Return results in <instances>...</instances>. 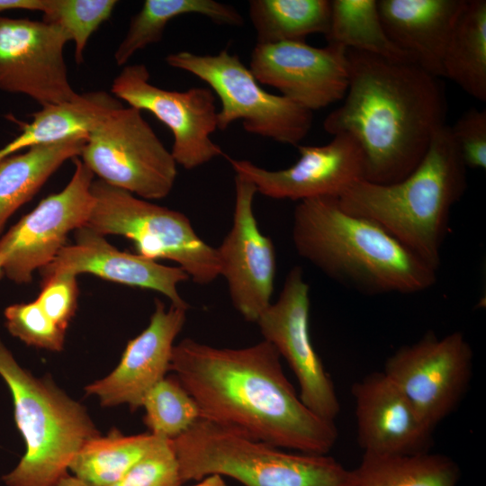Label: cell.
<instances>
[{
	"label": "cell",
	"instance_id": "cell-1",
	"mask_svg": "<svg viewBox=\"0 0 486 486\" xmlns=\"http://www.w3.org/2000/svg\"><path fill=\"white\" fill-rule=\"evenodd\" d=\"M169 371L196 402L201 418L294 452L328 454L335 422L311 412L286 378L266 340L220 348L184 338L175 345Z\"/></svg>",
	"mask_w": 486,
	"mask_h": 486
},
{
	"label": "cell",
	"instance_id": "cell-2",
	"mask_svg": "<svg viewBox=\"0 0 486 486\" xmlns=\"http://www.w3.org/2000/svg\"><path fill=\"white\" fill-rule=\"evenodd\" d=\"M346 53V92L323 129L357 141L364 157V180L398 182L417 167L446 124L444 88L438 77L413 63L353 50Z\"/></svg>",
	"mask_w": 486,
	"mask_h": 486
},
{
	"label": "cell",
	"instance_id": "cell-3",
	"mask_svg": "<svg viewBox=\"0 0 486 486\" xmlns=\"http://www.w3.org/2000/svg\"><path fill=\"white\" fill-rule=\"evenodd\" d=\"M292 238L302 258L361 293L411 294L436 281V271L374 221L344 211L337 197L299 202Z\"/></svg>",
	"mask_w": 486,
	"mask_h": 486
},
{
	"label": "cell",
	"instance_id": "cell-4",
	"mask_svg": "<svg viewBox=\"0 0 486 486\" xmlns=\"http://www.w3.org/2000/svg\"><path fill=\"white\" fill-rule=\"evenodd\" d=\"M466 188L467 168L446 124L406 177L386 184L359 180L338 202L346 212L380 225L437 272L451 210Z\"/></svg>",
	"mask_w": 486,
	"mask_h": 486
},
{
	"label": "cell",
	"instance_id": "cell-5",
	"mask_svg": "<svg viewBox=\"0 0 486 486\" xmlns=\"http://www.w3.org/2000/svg\"><path fill=\"white\" fill-rule=\"evenodd\" d=\"M0 376L12 394L14 420L26 446L2 477L6 486H55L89 439L100 435L86 410L47 378L22 368L0 340Z\"/></svg>",
	"mask_w": 486,
	"mask_h": 486
},
{
	"label": "cell",
	"instance_id": "cell-6",
	"mask_svg": "<svg viewBox=\"0 0 486 486\" xmlns=\"http://www.w3.org/2000/svg\"><path fill=\"white\" fill-rule=\"evenodd\" d=\"M182 482L210 474L245 486H355L354 470L328 454L286 452L200 418L172 439Z\"/></svg>",
	"mask_w": 486,
	"mask_h": 486
},
{
	"label": "cell",
	"instance_id": "cell-7",
	"mask_svg": "<svg viewBox=\"0 0 486 486\" xmlns=\"http://www.w3.org/2000/svg\"><path fill=\"white\" fill-rule=\"evenodd\" d=\"M92 210L86 222L96 233L130 239L136 254L171 260L195 284L205 285L220 275L217 249L202 240L189 218L99 179L93 181Z\"/></svg>",
	"mask_w": 486,
	"mask_h": 486
},
{
	"label": "cell",
	"instance_id": "cell-8",
	"mask_svg": "<svg viewBox=\"0 0 486 486\" xmlns=\"http://www.w3.org/2000/svg\"><path fill=\"white\" fill-rule=\"evenodd\" d=\"M166 62L205 82L220 101L218 129L241 121L246 131L274 141L299 146L312 125V112L290 99L266 92L237 54L187 50L169 54Z\"/></svg>",
	"mask_w": 486,
	"mask_h": 486
},
{
	"label": "cell",
	"instance_id": "cell-9",
	"mask_svg": "<svg viewBox=\"0 0 486 486\" xmlns=\"http://www.w3.org/2000/svg\"><path fill=\"white\" fill-rule=\"evenodd\" d=\"M99 180L145 200L166 197L177 165L141 112L122 105L88 133L78 157Z\"/></svg>",
	"mask_w": 486,
	"mask_h": 486
},
{
	"label": "cell",
	"instance_id": "cell-10",
	"mask_svg": "<svg viewBox=\"0 0 486 486\" xmlns=\"http://www.w3.org/2000/svg\"><path fill=\"white\" fill-rule=\"evenodd\" d=\"M472 349L461 331L438 338L428 331L392 354L382 372L430 428L447 418L466 393L472 374Z\"/></svg>",
	"mask_w": 486,
	"mask_h": 486
},
{
	"label": "cell",
	"instance_id": "cell-11",
	"mask_svg": "<svg viewBox=\"0 0 486 486\" xmlns=\"http://www.w3.org/2000/svg\"><path fill=\"white\" fill-rule=\"evenodd\" d=\"M149 79L144 64L128 65L113 79L111 91L118 100L150 112L170 130L174 139L170 151L176 165L192 170L222 156L211 137L218 129L213 92L207 87L167 90Z\"/></svg>",
	"mask_w": 486,
	"mask_h": 486
},
{
	"label": "cell",
	"instance_id": "cell-12",
	"mask_svg": "<svg viewBox=\"0 0 486 486\" xmlns=\"http://www.w3.org/2000/svg\"><path fill=\"white\" fill-rule=\"evenodd\" d=\"M70 181L43 200L0 238L4 275L27 284L33 272L51 262L66 246L69 232L86 225L92 205L94 174L78 158Z\"/></svg>",
	"mask_w": 486,
	"mask_h": 486
},
{
	"label": "cell",
	"instance_id": "cell-13",
	"mask_svg": "<svg viewBox=\"0 0 486 486\" xmlns=\"http://www.w3.org/2000/svg\"><path fill=\"white\" fill-rule=\"evenodd\" d=\"M310 287L300 266L292 268L282 291L256 322L293 372L302 403L318 417L334 422L340 412L335 386L310 335Z\"/></svg>",
	"mask_w": 486,
	"mask_h": 486
},
{
	"label": "cell",
	"instance_id": "cell-14",
	"mask_svg": "<svg viewBox=\"0 0 486 486\" xmlns=\"http://www.w3.org/2000/svg\"><path fill=\"white\" fill-rule=\"evenodd\" d=\"M69 37L59 26L0 15V90L41 106L75 100L64 58Z\"/></svg>",
	"mask_w": 486,
	"mask_h": 486
},
{
	"label": "cell",
	"instance_id": "cell-15",
	"mask_svg": "<svg viewBox=\"0 0 486 486\" xmlns=\"http://www.w3.org/2000/svg\"><path fill=\"white\" fill-rule=\"evenodd\" d=\"M232 226L216 248L220 275L228 285L236 310L256 323L272 303L276 272L273 241L260 230L253 202L257 193L252 182L236 175Z\"/></svg>",
	"mask_w": 486,
	"mask_h": 486
},
{
	"label": "cell",
	"instance_id": "cell-16",
	"mask_svg": "<svg viewBox=\"0 0 486 486\" xmlns=\"http://www.w3.org/2000/svg\"><path fill=\"white\" fill-rule=\"evenodd\" d=\"M346 50L305 40L256 43L248 68L259 84L313 112L344 98L349 73Z\"/></svg>",
	"mask_w": 486,
	"mask_h": 486
},
{
	"label": "cell",
	"instance_id": "cell-17",
	"mask_svg": "<svg viewBox=\"0 0 486 486\" xmlns=\"http://www.w3.org/2000/svg\"><path fill=\"white\" fill-rule=\"evenodd\" d=\"M298 160L291 166L269 170L246 159L226 157L236 175L252 182L256 192L273 199L304 201L337 197L365 177L364 157L357 141L346 133L321 146H297Z\"/></svg>",
	"mask_w": 486,
	"mask_h": 486
},
{
	"label": "cell",
	"instance_id": "cell-18",
	"mask_svg": "<svg viewBox=\"0 0 486 486\" xmlns=\"http://www.w3.org/2000/svg\"><path fill=\"white\" fill-rule=\"evenodd\" d=\"M188 305L172 304L168 309L158 299L148 327L130 339L116 368L104 378L85 388L103 406L141 407L148 392L169 371L174 342L182 330Z\"/></svg>",
	"mask_w": 486,
	"mask_h": 486
},
{
	"label": "cell",
	"instance_id": "cell-19",
	"mask_svg": "<svg viewBox=\"0 0 486 486\" xmlns=\"http://www.w3.org/2000/svg\"><path fill=\"white\" fill-rule=\"evenodd\" d=\"M356 437L364 454H414L428 452L434 429L418 417L396 385L373 372L352 386Z\"/></svg>",
	"mask_w": 486,
	"mask_h": 486
},
{
	"label": "cell",
	"instance_id": "cell-20",
	"mask_svg": "<svg viewBox=\"0 0 486 486\" xmlns=\"http://www.w3.org/2000/svg\"><path fill=\"white\" fill-rule=\"evenodd\" d=\"M40 271L43 278L64 272L92 274L123 285L156 291L175 305H188L177 288L190 279L181 267L121 251L87 226L76 230L75 242L64 246Z\"/></svg>",
	"mask_w": 486,
	"mask_h": 486
},
{
	"label": "cell",
	"instance_id": "cell-21",
	"mask_svg": "<svg viewBox=\"0 0 486 486\" xmlns=\"http://www.w3.org/2000/svg\"><path fill=\"white\" fill-rule=\"evenodd\" d=\"M466 0H378L391 40L411 62L436 77L454 23Z\"/></svg>",
	"mask_w": 486,
	"mask_h": 486
},
{
	"label": "cell",
	"instance_id": "cell-22",
	"mask_svg": "<svg viewBox=\"0 0 486 486\" xmlns=\"http://www.w3.org/2000/svg\"><path fill=\"white\" fill-rule=\"evenodd\" d=\"M119 100L99 90L82 94L71 102L41 106L30 122H20L21 133L0 148V160L30 148L87 136L110 112L121 106Z\"/></svg>",
	"mask_w": 486,
	"mask_h": 486
},
{
	"label": "cell",
	"instance_id": "cell-23",
	"mask_svg": "<svg viewBox=\"0 0 486 486\" xmlns=\"http://www.w3.org/2000/svg\"><path fill=\"white\" fill-rule=\"evenodd\" d=\"M86 139L72 136L0 160V233L15 211L30 201L61 165L79 157Z\"/></svg>",
	"mask_w": 486,
	"mask_h": 486
},
{
	"label": "cell",
	"instance_id": "cell-24",
	"mask_svg": "<svg viewBox=\"0 0 486 486\" xmlns=\"http://www.w3.org/2000/svg\"><path fill=\"white\" fill-rule=\"evenodd\" d=\"M443 76L480 102L486 101V1L466 0L451 32Z\"/></svg>",
	"mask_w": 486,
	"mask_h": 486
},
{
	"label": "cell",
	"instance_id": "cell-25",
	"mask_svg": "<svg viewBox=\"0 0 486 486\" xmlns=\"http://www.w3.org/2000/svg\"><path fill=\"white\" fill-rule=\"evenodd\" d=\"M186 14L205 16L219 25L240 27L244 24L236 8L213 0H146L131 18L114 52L116 64L125 65L136 52L158 42L167 23Z\"/></svg>",
	"mask_w": 486,
	"mask_h": 486
},
{
	"label": "cell",
	"instance_id": "cell-26",
	"mask_svg": "<svg viewBox=\"0 0 486 486\" xmlns=\"http://www.w3.org/2000/svg\"><path fill=\"white\" fill-rule=\"evenodd\" d=\"M355 486H456L457 464L442 454H363L356 469Z\"/></svg>",
	"mask_w": 486,
	"mask_h": 486
},
{
	"label": "cell",
	"instance_id": "cell-27",
	"mask_svg": "<svg viewBox=\"0 0 486 486\" xmlns=\"http://www.w3.org/2000/svg\"><path fill=\"white\" fill-rule=\"evenodd\" d=\"M162 438L165 437L150 432L124 436L113 429L105 436L98 435L86 441L69 470L88 486H110L122 479Z\"/></svg>",
	"mask_w": 486,
	"mask_h": 486
},
{
	"label": "cell",
	"instance_id": "cell-28",
	"mask_svg": "<svg viewBox=\"0 0 486 486\" xmlns=\"http://www.w3.org/2000/svg\"><path fill=\"white\" fill-rule=\"evenodd\" d=\"M325 38L328 44L412 63L389 38L381 20L377 0L330 1Z\"/></svg>",
	"mask_w": 486,
	"mask_h": 486
},
{
	"label": "cell",
	"instance_id": "cell-29",
	"mask_svg": "<svg viewBox=\"0 0 486 486\" xmlns=\"http://www.w3.org/2000/svg\"><path fill=\"white\" fill-rule=\"evenodd\" d=\"M328 0H251L248 16L256 43L302 41L311 34L325 35L328 27Z\"/></svg>",
	"mask_w": 486,
	"mask_h": 486
},
{
	"label": "cell",
	"instance_id": "cell-30",
	"mask_svg": "<svg viewBox=\"0 0 486 486\" xmlns=\"http://www.w3.org/2000/svg\"><path fill=\"white\" fill-rule=\"evenodd\" d=\"M141 407L148 432L171 440L201 418L196 402L174 374L158 382L145 395Z\"/></svg>",
	"mask_w": 486,
	"mask_h": 486
},
{
	"label": "cell",
	"instance_id": "cell-31",
	"mask_svg": "<svg viewBox=\"0 0 486 486\" xmlns=\"http://www.w3.org/2000/svg\"><path fill=\"white\" fill-rule=\"evenodd\" d=\"M116 0H47L43 21L65 31L75 46V60L84 62L92 34L112 14Z\"/></svg>",
	"mask_w": 486,
	"mask_h": 486
},
{
	"label": "cell",
	"instance_id": "cell-32",
	"mask_svg": "<svg viewBox=\"0 0 486 486\" xmlns=\"http://www.w3.org/2000/svg\"><path fill=\"white\" fill-rule=\"evenodd\" d=\"M9 333L28 346L59 352L66 330L42 310L36 301L9 305L4 311Z\"/></svg>",
	"mask_w": 486,
	"mask_h": 486
},
{
	"label": "cell",
	"instance_id": "cell-33",
	"mask_svg": "<svg viewBox=\"0 0 486 486\" xmlns=\"http://www.w3.org/2000/svg\"><path fill=\"white\" fill-rule=\"evenodd\" d=\"M178 461L171 439L160 442L110 486H181Z\"/></svg>",
	"mask_w": 486,
	"mask_h": 486
},
{
	"label": "cell",
	"instance_id": "cell-34",
	"mask_svg": "<svg viewBox=\"0 0 486 486\" xmlns=\"http://www.w3.org/2000/svg\"><path fill=\"white\" fill-rule=\"evenodd\" d=\"M76 274L58 273L43 278L35 300L47 316L66 330L77 308Z\"/></svg>",
	"mask_w": 486,
	"mask_h": 486
},
{
	"label": "cell",
	"instance_id": "cell-35",
	"mask_svg": "<svg viewBox=\"0 0 486 486\" xmlns=\"http://www.w3.org/2000/svg\"><path fill=\"white\" fill-rule=\"evenodd\" d=\"M449 127L465 167L484 170L486 167V110L470 108Z\"/></svg>",
	"mask_w": 486,
	"mask_h": 486
},
{
	"label": "cell",
	"instance_id": "cell-36",
	"mask_svg": "<svg viewBox=\"0 0 486 486\" xmlns=\"http://www.w3.org/2000/svg\"><path fill=\"white\" fill-rule=\"evenodd\" d=\"M47 0H0V14L11 10H27L43 13Z\"/></svg>",
	"mask_w": 486,
	"mask_h": 486
},
{
	"label": "cell",
	"instance_id": "cell-37",
	"mask_svg": "<svg viewBox=\"0 0 486 486\" xmlns=\"http://www.w3.org/2000/svg\"><path fill=\"white\" fill-rule=\"evenodd\" d=\"M191 486H229L220 474H210L201 479L200 482Z\"/></svg>",
	"mask_w": 486,
	"mask_h": 486
},
{
	"label": "cell",
	"instance_id": "cell-38",
	"mask_svg": "<svg viewBox=\"0 0 486 486\" xmlns=\"http://www.w3.org/2000/svg\"><path fill=\"white\" fill-rule=\"evenodd\" d=\"M55 486H88L73 475H66Z\"/></svg>",
	"mask_w": 486,
	"mask_h": 486
},
{
	"label": "cell",
	"instance_id": "cell-39",
	"mask_svg": "<svg viewBox=\"0 0 486 486\" xmlns=\"http://www.w3.org/2000/svg\"><path fill=\"white\" fill-rule=\"evenodd\" d=\"M4 275V268H3V258L0 256V279Z\"/></svg>",
	"mask_w": 486,
	"mask_h": 486
}]
</instances>
